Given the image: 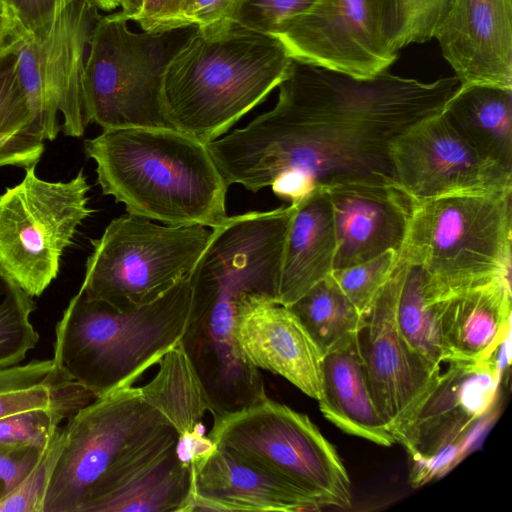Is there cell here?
Segmentation results:
<instances>
[{"label": "cell", "instance_id": "484cf974", "mask_svg": "<svg viewBox=\"0 0 512 512\" xmlns=\"http://www.w3.org/2000/svg\"><path fill=\"white\" fill-rule=\"evenodd\" d=\"M191 464L174 450L109 498L99 512H191Z\"/></svg>", "mask_w": 512, "mask_h": 512}, {"label": "cell", "instance_id": "9a60e30c", "mask_svg": "<svg viewBox=\"0 0 512 512\" xmlns=\"http://www.w3.org/2000/svg\"><path fill=\"white\" fill-rule=\"evenodd\" d=\"M275 36L291 58L359 78L398 57L381 36L372 0H317Z\"/></svg>", "mask_w": 512, "mask_h": 512}, {"label": "cell", "instance_id": "d590c367", "mask_svg": "<svg viewBox=\"0 0 512 512\" xmlns=\"http://www.w3.org/2000/svg\"><path fill=\"white\" fill-rule=\"evenodd\" d=\"M238 0H184L181 16L186 26L195 25L197 31L211 35L234 23Z\"/></svg>", "mask_w": 512, "mask_h": 512}, {"label": "cell", "instance_id": "5bb4252c", "mask_svg": "<svg viewBox=\"0 0 512 512\" xmlns=\"http://www.w3.org/2000/svg\"><path fill=\"white\" fill-rule=\"evenodd\" d=\"M398 281L397 259L388 280L363 314L356 333L374 405L392 435L441 371L426 363L398 328L395 315Z\"/></svg>", "mask_w": 512, "mask_h": 512}, {"label": "cell", "instance_id": "d6986e66", "mask_svg": "<svg viewBox=\"0 0 512 512\" xmlns=\"http://www.w3.org/2000/svg\"><path fill=\"white\" fill-rule=\"evenodd\" d=\"M191 511H311L322 509L306 492L232 457L215 445L191 462Z\"/></svg>", "mask_w": 512, "mask_h": 512}, {"label": "cell", "instance_id": "277c9868", "mask_svg": "<svg viewBox=\"0 0 512 512\" xmlns=\"http://www.w3.org/2000/svg\"><path fill=\"white\" fill-rule=\"evenodd\" d=\"M291 60L276 36L236 23L211 35L196 30L165 69L167 117L175 129L214 141L278 87Z\"/></svg>", "mask_w": 512, "mask_h": 512}, {"label": "cell", "instance_id": "3957f363", "mask_svg": "<svg viewBox=\"0 0 512 512\" xmlns=\"http://www.w3.org/2000/svg\"><path fill=\"white\" fill-rule=\"evenodd\" d=\"M66 443L43 512H99L101 506L164 456L179 434L140 387L95 398L68 417Z\"/></svg>", "mask_w": 512, "mask_h": 512}, {"label": "cell", "instance_id": "7bdbcfd3", "mask_svg": "<svg viewBox=\"0 0 512 512\" xmlns=\"http://www.w3.org/2000/svg\"><path fill=\"white\" fill-rule=\"evenodd\" d=\"M98 10L111 11L119 7V0H85Z\"/></svg>", "mask_w": 512, "mask_h": 512}, {"label": "cell", "instance_id": "4dcf8cb0", "mask_svg": "<svg viewBox=\"0 0 512 512\" xmlns=\"http://www.w3.org/2000/svg\"><path fill=\"white\" fill-rule=\"evenodd\" d=\"M65 443V431L58 427L33 469L0 500V512H43L46 492Z\"/></svg>", "mask_w": 512, "mask_h": 512}, {"label": "cell", "instance_id": "4fadbf2b", "mask_svg": "<svg viewBox=\"0 0 512 512\" xmlns=\"http://www.w3.org/2000/svg\"><path fill=\"white\" fill-rule=\"evenodd\" d=\"M391 158L399 186L412 200L512 189V172L483 158L441 112L399 136Z\"/></svg>", "mask_w": 512, "mask_h": 512}, {"label": "cell", "instance_id": "b9f144b4", "mask_svg": "<svg viewBox=\"0 0 512 512\" xmlns=\"http://www.w3.org/2000/svg\"><path fill=\"white\" fill-rule=\"evenodd\" d=\"M121 10L116 15L125 20H133L139 13L142 0H119Z\"/></svg>", "mask_w": 512, "mask_h": 512}, {"label": "cell", "instance_id": "44dd1931", "mask_svg": "<svg viewBox=\"0 0 512 512\" xmlns=\"http://www.w3.org/2000/svg\"><path fill=\"white\" fill-rule=\"evenodd\" d=\"M293 207L276 296V302L286 307L332 273L336 254L332 207L326 189L312 190Z\"/></svg>", "mask_w": 512, "mask_h": 512}, {"label": "cell", "instance_id": "9c48e42d", "mask_svg": "<svg viewBox=\"0 0 512 512\" xmlns=\"http://www.w3.org/2000/svg\"><path fill=\"white\" fill-rule=\"evenodd\" d=\"M211 232L200 225H159L128 213L115 218L91 240L80 289L120 311L151 304L189 276Z\"/></svg>", "mask_w": 512, "mask_h": 512}, {"label": "cell", "instance_id": "4316f807", "mask_svg": "<svg viewBox=\"0 0 512 512\" xmlns=\"http://www.w3.org/2000/svg\"><path fill=\"white\" fill-rule=\"evenodd\" d=\"M399 281L395 315L398 328L410 347L429 365L446 362L438 328L435 303L426 293L427 276L417 265L398 255Z\"/></svg>", "mask_w": 512, "mask_h": 512}, {"label": "cell", "instance_id": "f35d334b", "mask_svg": "<svg viewBox=\"0 0 512 512\" xmlns=\"http://www.w3.org/2000/svg\"><path fill=\"white\" fill-rule=\"evenodd\" d=\"M184 0H142V6L133 19L143 31L159 32L186 27L181 9Z\"/></svg>", "mask_w": 512, "mask_h": 512}, {"label": "cell", "instance_id": "7c38bea8", "mask_svg": "<svg viewBox=\"0 0 512 512\" xmlns=\"http://www.w3.org/2000/svg\"><path fill=\"white\" fill-rule=\"evenodd\" d=\"M99 17L98 9L87 1L73 0L44 36L30 35L14 53L33 126L43 140L57 137L59 112L65 135L84 134L81 77L91 31Z\"/></svg>", "mask_w": 512, "mask_h": 512}, {"label": "cell", "instance_id": "e575fe53", "mask_svg": "<svg viewBox=\"0 0 512 512\" xmlns=\"http://www.w3.org/2000/svg\"><path fill=\"white\" fill-rule=\"evenodd\" d=\"M317 0H238L237 25L275 36L290 21L307 12Z\"/></svg>", "mask_w": 512, "mask_h": 512}, {"label": "cell", "instance_id": "f546056e", "mask_svg": "<svg viewBox=\"0 0 512 512\" xmlns=\"http://www.w3.org/2000/svg\"><path fill=\"white\" fill-rule=\"evenodd\" d=\"M35 308L33 297L0 268V368L18 365L38 343L30 320Z\"/></svg>", "mask_w": 512, "mask_h": 512}, {"label": "cell", "instance_id": "d6a6232c", "mask_svg": "<svg viewBox=\"0 0 512 512\" xmlns=\"http://www.w3.org/2000/svg\"><path fill=\"white\" fill-rule=\"evenodd\" d=\"M0 136L41 139L21 84L15 54L0 59Z\"/></svg>", "mask_w": 512, "mask_h": 512}, {"label": "cell", "instance_id": "5b68a950", "mask_svg": "<svg viewBox=\"0 0 512 512\" xmlns=\"http://www.w3.org/2000/svg\"><path fill=\"white\" fill-rule=\"evenodd\" d=\"M191 298L188 277L153 303L131 311L80 289L56 325L53 359L96 398L133 385L181 342Z\"/></svg>", "mask_w": 512, "mask_h": 512}, {"label": "cell", "instance_id": "e0dca14e", "mask_svg": "<svg viewBox=\"0 0 512 512\" xmlns=\"http://www.w3.org/2000/svg\"><path fill=\"white\" fill-rule=\"evenodd\" d=\"M434 39L461 86L512 88V0H454Z\"/></svg>", "mask_w": 512, "mask_h": 512}, {"label": "cell", "instance_id": "83f0119b", "mask_svg": "<svg viewBox=\"0 0 512 512\" xmlns=\"http://www.w3.org/2000/svg\"><path fill=\"white\" fill-rule=\"evenodd\" d=\"M288 308L323 355L350 341L356 335L363 316L331 274L317 282Z\"/></svg>", "mask_w": 512, "mask_h": 512}, {"label": "cell", "instance_id": "cb8c5ba5", "mask_svg": "<svg viewBox=\"0 0 512 512\" xmlns=\"http://www.w3.org/2000/svg\"><path fill=\"white\" fill-rule=\"evenodd\" d=\"M441 114L483 158L512 172V88L460 85Z\"/></svg>", "mask_w": 512, "mask_h": 512}, {"label": "cell", "instance_id": "ac0fdd59", "mask_svg": "<svg viewBox=\"0 0 512 512\" xmlns=\"http://www.w3.org/2000/svg\"><path fill=\"white\" fill-rule=\"evenodd\" d=\"M324 189L331 202L335 228L334 269L367 261L388 250L399 253L413 205L400 187L344 183Z\"/></svg>", "mask_w": 512, "mask_h": 512}, {"label": "cell", "instance_id": "f1b7e54d", "mask_svg": "<svg viewBox=\"0 0 512 512\" xmlns=\"http://www.w3.org/2000/svg\"><path fill=\"white\" fill-rule=\"evenodd\" d=\"M454 0H372L381 36L395 53L435 38Z\"/></svg>", "mask_w": 512, "mask_h": 512}, {"label": "cell", "instance_id": "6da1fadb", "mask_svg": "<svg viewBox=\"0 0 512 512\" xmlns=\"http://www.w3.org/2000/svg\"><path fill=\"white\" fill-rule=\"evenodd\" d=\"M459 86L455 76L422 82L387 69L359 78L292 58L276 105L206 146L228 186L257 192L275 180L291 202L344 183L400 187L394 142Z\"/></svg>", "mask_w": 512, "mask_h": 512}, {"label": "cell", "instance_id": "836d02e7", "mask_svg": "<svg viewBox=\"0 0 512 512\" xmlns=\"http://www.w3.org/2000/svg\"><path fill=\"white\" fill-rule=\"evenodd\" d=\"M68 417L50 408H34L0 418V445L45 449Z\"/></svg>", "mask_w": 512, "mask_h": 512}, {"label": "cell", "instance_id": "74e56055", "mask_svg": "<svg viewBox=\"0 0 512 512\" xmlns=\"http://www.w3.org/2000/svg\"><path fill=\"white\" fill-rule=\"evenodd\" d=\"M44 449L0 445V500L12 492L38 462Z\"/></svg>", "mask_w": 512, "mask_h": 512}, {"label": "cell", "instance_id": "1f68e13d", "mask_svg": "<svg viewBox=\"0 0 512 512\" xmlns=\"http://www.w3.org/2000/svg\"><path fill=\"white\" fill-rule=\"evenodd\" d=\"M399 253L388 250L367 261L334 269L331 276L353 303L364 314L391 275Z\"/></svg>", "mask_w": 512, "mask_h": 512}, {"label": "cell", "instance_id": "ab89813d", "mask_svg": "<svg viewBox=\"0 0 512 512\" xmlns=\"http://www.w3.org/2000/svg\"><path fill=\"white\" fill-rule=\"evenodd\" d=\"M43 152L44 143L40 139L0 136V167L27 168L37 164Z\"/></svg>", "mask_w": 512, "mask_h": 512}, {"label": "cell", "instance_id": "8fae6325", "mask_svg": "<svg viewBox=\"0 0 512 512\" xmlns=\"http://www.w3.org/2000/svg\"><path fill=\"white\" fill-rule=\"evenodd\" d=\"M500 350V349H499ZM497 353L480 361H449L393 437L415 462L420 485L441 471L496 403L504 364Z\"/></svg>", "mask_w": 512, "mask_h": 512}, {"label": "cell", "instance_id": "52a82bcc", "mask_svg": "<svg viewBox=\"0 0 512 512\" xmlns=\"http://www.w3.org/2000/svg\"><path fill=\"white\" fill-rule=\"evenodd\" d=\"M197 30L195 25L136 33L116 13L93 26L81 93L86 125L116 128H174L163 101L167 64Z\"/></svg>", "mask_w": 512, "mask_h": 512}, {"label": "cell", "instance_id": "d4e9b609", "mask_svg": "<svg viewBox=\"0 0 512 512\" xmlns=\"http://www.w3.org/2000/svg\"><path fill=\"white\" fill-rule=\"evenodd\" d=\"M95 398L53 358L0 368V418L34 408L56 409L69 417Z\"/></svg>", "mask_w": 512, "mask_h": 512}, {"label": "cell", "instance_id": "30bf717a", "mask_svg": "<svg viewBox=\"0 0 512 512\" xmlns=\"http://www.w3.org/2000/svg\"><path fill=\"white\" fill-rule=\"evenodd\" d=\"M35 169L25 168L22 181L0 195V268L31 297L57 277L63 252L93 212L82 170L67 182H50Z\"/></svg>", "mask_w": 512, "mask_h": 512}, {"label": "cell", "instance_id": "2e32d148", "mask_svg": "<svg viewBox=\"0 0 512 512\" xmlns=\"http://www.w3.org/2000/svg\"><path fill=\"white\" fill-rule=\"evenodd\" d=\"M235 338L254 367L278 374L319 399L323 354L288 307L262 294L243 296L236 306Z\"/></svg>", "mask_w": 512, "mask_h": 512}, {"label": "cell", "instance_id": "7a4b0ae2", "mask_svg": "<svg viewBox=\"0 0 512 512\" xmlns=\"http://www.w3.org/2000/svg\"><path fill=\"white\" fill-rule=\"evenodd\" d=\"M104 195L128 214L214 229L228 217V185L205 143L175 128H116L86 139Z\"/></svg>", "mask_w": 512, "mask_h": 512}, {"label": "cell", "instance_id": "7402d4cb", "mask_svg": "<svg viewBox=\"0 0 512 512\" xmlns=\"http://www.w3.org/2000/svg\"><path fill=\"white\" fill-rule=\"evenodd\" d=\"M319 407L342 431L381 446L395 443L374 405L356 335L323 355Z\"/></svg>", "mask_w": 512, "mask_h": 512}, {"label": "cell", "instance_id": "60d3db41", "mask_svg": "<svg viewBox=\"0 0 512 512\" xmlns=\"http://www.w3.org/2000/svg\"><path fill=\"white\" fill-rule=\"evenodd\" d=\"M30 35L7 0H0V59L14 54Z\"/></svg>", "mask_w": 512, "mask_h": 512}, {"label": "cell", "instance_id": "ba28073f", "mask_svg": "<svg viewBox=\"0 0 512 512\" xmlns=\"http://www.w3.org/2000/svg\"><path fill=\"white\" fill-rule=\"evenodd\" d=\"M208 437L232 457L275 476L323 507L349 509L351 482L335 447L305 414L270 398L213 420Z\"/></svg>", "mask_w": 512, "mask_h": 512}, {"label": "cell", "instance_id": "ffe728a7", "mask_svg": "<svg viewBox=\"0 0 512 512\" xmlns=\"http://www.w3.org/2000/svg\"><path fill=\"white\" fill-rule=\"evenodd\" d=\"M435 307L446 362L489 358L510 336V277L461 290Z\"/></svg>", "mask_w": 512, "mask_h": 512}, {"label": "cell", "instance_id": "603a6c76", "mask_svg": "<svg viewBox=\"0 0 512 512\" xmlns=\"http://www.w3.org/2000/svg\"><path fill=\"white\" fill-rule=\"evenodd\" d=\"M158 365L155 377L140 390L177 430V454L191 464L215 447L203 426L209 404L181 342L164 354Z\"/></svg>", "mask_w": 512, "mask_h": 512}, {"label": "cell", "instance_id": "8d00e7d4", "mask_svg": "<svg viewBox=\"0 0 512 512\" xmlns=\"http://www.w3.org/2000/svg\"><path fill=\"white\" fill-rule=\"evenodd\" d=\"M22 27L33 37L44 36L73 0H7Z\"/></svg>", "mask_w": 512, "mask_h": 512}, {"label": "cell", "instance_id": "8992f818", "mask_svg": "<svg viewBox=\"0 0 512 512\" xmlns=\"http://www.w3.org/2000/svg\"><path fill=\"white\" fill-rule=\"evenodd\" d=\"M512 189L413 200L399 251L427 276L432 303L511 275Z\"/></svg>", "mask_w": 512, "mask_h": 512}]
</instances>
